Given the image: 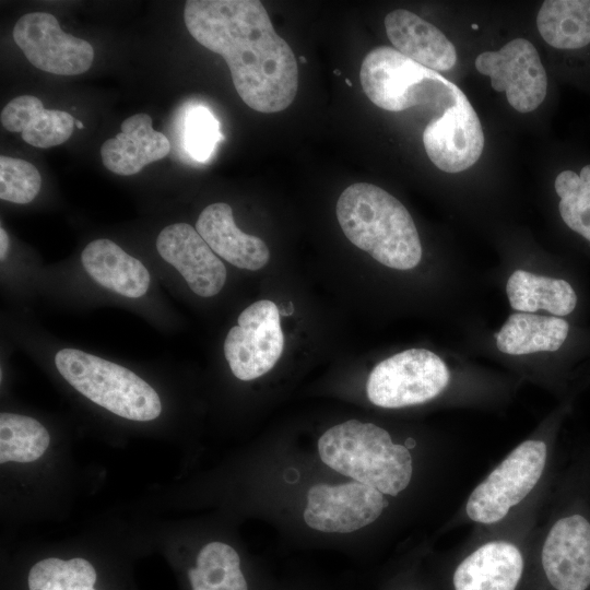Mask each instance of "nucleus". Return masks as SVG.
<instances>
[{
    "label": "nucleus",
    "mask_w": 590,
    "mask_h": 590,
    "mask_svg": "<svg viewBox=\"0 0 590 590\" xmlns=\"http://www.w3.org/2000/svg\"><path fill=\"white\" fill-rule=\"evenodd\" d=\"M184 21L204 48L222 56L241 101L273 114L286 109L298 90L291 46L274 30L258 0H189Z\"/></svg>",
    "instance_id": "f257e3e1"
},
{
    "label": "nucleus",
    "mask_w": 590,
    "mask_h": 590,
    "mask_svg": "<svg viewBox=\"0 0 590 590\" xmlns=\"http://www.w3.org/2000/svg\"><path fill=\"white\" fill-rule=\"evenodd\" d=\"M338 222L346 238L381 264L409 270L422 258V245L406 208L385 189L356 182L337 202Z\"/></svg>",
    "instance_id": "f03ea898"
},
{
    "label": "nucleus",
    "mask_w": 590,
    "mask_h": 590,
    "mask_svg": "<svg viewBox=\"0 0 590 590\" xmlns=\"http://www.w3.org/2000/svg\"><path fill=\"white\" fill-rule=\"evenodd\" d=\"M318 451L331 469L386 495H398L412 477L409 449L373 423L349 420L329 428L318 440Z\"/></svg>",
    "instance_id": "7ed1b4c3"
},
{
    "label": "nucleus",
    "mask_w": 590,
    "mask_h": 590,
    "mask_svg": "<svg viewBox=\"0 0 590 590\" xmlns=\"http://www.w3.org/2000/svg\"><path fill=\"white\" fill-rule=\"evenodd\" d=\"M359 80L369 101L389 111L424 106L441 115L462 93L438 72L388 46L376 47L364 57Z\"/></svg>",
    "instance_id": "20e7f679"
},
{
    "label": "nucleus",
    "mask_w": 590,
    "mask_h": 590,
    "mask_svg": "<svg viewBox=\"0 0 590 590\" xmlns=\"http://www.w3.org/2000/svg\"><path fill=\"white\" fill-rule=\"evenodd\" d=\"M55 364L73 388L118 416L145 422L161 414L157 392L121 365L76 349L60 350Z\"/></svg>",
    "instance_id": "39448f33"
},
{
    "label": "nucleus",
    "mask_w": 590,
    "mask_h": 590,
    "mask_svg": "<svg viewBox=\"0 0 590 590\" xmlns=\"http://www.w3.org/2000/svg\"><path fill=\"white\" fill-rule=\"evenodd\" d=\"M449 379L448 367L438 355L409 349L374 367L366 392L373 404L398 409L430 401L445 390Z\"/></svg>",
    "instance_id": "423d86ee"
},
{
    "label": "nucleus",
    "mask_w": 590,
    "mask_h": 590,
    "mask_svg": "<svg viewBox=\"0 0 590 590\" xmlns=\"http://www.w3.org/2000/svg\"><path fill=\"white\" fill-rule=\"evenodd\" d=\"M547 460V446L529 439L516 447L471 493L465 511L479 523L506 517L538 484Z\"/></svg>",
    "instance_id": "0eeeda50"
},
{
    "label": "nucleus",
    "mask_w": 590,
    "mask_h": 590,
    "mask_svg": "<svg viewBox=\"0 0 590 590\" xmlns=\"http://www.w3.org/2000/svg\"><path fill=\"white\" fill-rule=\"evenodd\" d=\"M575 495L568 510L550 528L542 546V566L555 590L590 588V510Z\"/></svg>",
    "instance_id": "6e6552de"
},
{
    "label": "nucleus",
    "mask_w": 590,
    "mask_h": 590,
    "mask_svg": "<svg viewBox=\"0 0 590 590\" xmlns=\"http://www.w3.org/2000/svg\"><path fill=\"white\" fill-rule=\"evenodd\" d=\"M237 321L225 338L224 355L238 379L252 380L268 373L283 353L280 311L262 299L245 308Z\"/></svg>",
    "instance_id": "1a4fd4ad"
},
{
    "label": "nucleus",
    "mask_w": 590,
    "mask_h": 590,
    "mask_svg": "<svg viewBox=\"0 0 590 590\" xmlns=\"http://www.w3.org/2000/svg\"><path fill=\"white\" fill-rule=\"evenodd\" d=\"M13 40L35 68L51 74H82L93 63L92 45L63 32L51 13L22 15L13 27Z\"/></svg>",
    "instance_id": "9d476101"
},
{
    "label": "nucleus",
    "mask_w": 590,
    "mask_h": 590,
    "mask_svg": "<svg viewBox=\"0 0 590 590\" xmlns=\"http://www.w3.org/2000/svg\"><path fill=\"white\" fill-rule=\"evenodd\" d=\"M475 68L491 78L495 91L506 93L508 103L519 113L536 109L546 96L547 75L528 39L516 38L499 50L480 54Z\"/></svg>",
    "instance_id": "9b49d317"
},
{
    "label": "nucleus",
    "mask_w": 590,
    "mask_h": 590,
    "mask_svg": "<svg viewBox=\"0 0 590 590\" xmlns=\"http://www.w3.org/2000/svg\"><path fill=\"white\" fill-rule=\"evenodd\" d=\"M387 505L384 494L373 486L356 481L322 483L309 488L303 517L315 530L349 533L373 523Z\"/></svg>",
    "instance_id": "f8f14e48"
},
{
    "label": "nucleus",
    "mask_w": 590,
    "mask_h": 590,
    "mask_svg": "<svg viewBox=\"0 0 590 590\" xmlns=\"http://www.w3.org/2000/svg\"><path fill=\"white\" fill-rule=\"evenodd\" d=\"M423 144L433 164L446 173L465 170L477 162L484 148V133L463 92L456 105L427 123Z\"/></svg>",
    "instance_id": "ddd939ff"
},
{
    "label": "nucleus",
    "mask_w": 590,
    "mask_h": 590,
    "mask_svg": "<svg viewBox=\"0 0 590 590\" xmlns=\"http://www.w3.org/2000/svg\"><path fill=\"white\" fill-rule=\"evenodd\" d=\"M156 249L197 295L211 297L223 288L226 268L193 226L175 223L164 227Z\"/></svg>",
    "instance_id": "4468645a"
},
{
    "label": "nucleus",
    "mask_w": 590,
    "mask_h": 590,
    "mask_svg": "<svg viewBox=\"0 0 590 590\" xmlns=\"http://www.w3.org/2000/svg\"><path fill=\"white\" fill-rule=\"evenodd\" d=\"M121 131L101 146L104 166L120 176H131L170 152L165 134L153 129L148 114H134L121 122Z\"/></svg>",
    "instance_id": "2eb2a0df"
},
{
    "label": "nucleus",
    "mask_w": 590,
    "mask_h": 590,
    "mask_svg": "<svg viewBox=\"0 0 590 590\" xmlns=\"http://www.w3.org/2000/svg\"><path fill=\"white\" fill-rule=\"evenodd\" d=\"M384 24L389 40L403 56L436 72L455 67L453 44L439 28L415 13L404 9L391 11Z\"/></svg>",
    "instance_id": "dca6fc26"
},
{
    "label": "nucleus",
    "mask_w": 590,
    "mask_h": 590,
    "mask_svg": "<svg viewBox=\"0 0 590 590\" xmlns=\"http://www.w3.org/2000/svg\"><path fill=\"white\" fill-rule=\"evenodd\" d=\"M196 229L215 255L237 268L256 271L269 261L270 252L266 243L237 227L227 203L216 202L205 206L197 220Z\"/></svg>",
    "instance_id": "f3484780"
},
{
    "label": "nucleus",
    "mask_w": 590,
    "mask_h": 590,
    "mask_svg": "<svg viewBox=\"0 0 590 590\" xmlns=\"http://www.w3.org/2000/svg\"><path fill=\"white\" fill-rule=\"evenodd\" d=\"M522 571L523 557L516 545L487 542L458 565L453 587L455 590H516Z\"/></svg>",
    "instance_id": "a211bd4d"
},
{
    "label": "nucleus",
    "mask_w": 590,
    "mask_h": 590,
    "mask_svg": "<svg viewBox=\"0 0 590 590\" xmlns=\"http://www.w3.org/2000/svg\"><path fill=\"white\" fill-rule=\"evenodd\" d=\"M87 274L101 286L130 298L143 296L150 286V273L137 258L109 239H95L82 251Z\"/></svg>",
    "instance_id": "6ab92c4d"
},
{
    "label": "nucleus",
    "mask_w": 590,
    "mask_h": 590,
    "mask_svg": "<svg viewBox=\"0 0 590 590\" xmlns=\"http://www.w3.org/2000/svg\"><path fill=\"white\" fill-rule=\"evenodd\" d=\"M2 127L20 132L30 145L48 149L64 143L74 130L75 119L59 109H46L33 95H21L10 101L1 110Z\"/></svg>",
    "instance_id": "aec40b11"
},
{
    "label": "nucleus",
    "mask_w": 590,
    "mask_h": 590,
    "mask_svg": "<svg viewBox=\"0 0 590 590\" xmlns=\"http://www.w3.org/2000/svg\"><path fill=\"white\" fill-rule=\"evenodd\" d=\"M568 331L567 321L559 317L515 312L495 334V340L497 349L509 355L554 352L563 345Z\"/></svg>",
    "instance_id": "412c9836"
},
{
    "label": "nucleus",
    "mask_w": 590,
    "mask_h": 590,
    "mask_svg": "<svg viewBox=\"0 0 590 590\" xmlns=\"http://www.w3.org/2000/svg\"><path fill=\"white\" fill-rule=\"evenodd\" d=\"M510 306L518 311L533 314L540 309L556 316L569 315L576 307L577 296L565 280L536 275L516 270L506 285Z\"/></svg>",
    "instance_id": "4be33fe9"
},
{
    "label": "nucleus",
    "mask_w": 590,
    "mask_h": 590,
    "mask_svg": "<svg viewBox=\"0 0 590 590\" xmlns=\"http://www.w3.org/2000/svg\"><path fill=\"white\" fill-rule=\"evenodd\" d=\"M542 38L558 49L590 44V0H546L536 16Z\"/></svg>",
    "instance_id": "5701e85b"
},
{
    "label": "nucleus",
    "mask_w": 590,
    "mask_h": 590,
    "mask_svg": "<svg viewBox=\"0 0 590 590\" xmlns=\"http://www.w3.org/2000/svg\"><path fill=\"white\" fill-rule=\"evenodd\" d=\"M188 576L192 590H247L237 552L222 542L203 546Z\"/></svg>",
    "instance_id": "b1692460"
},
{
    "label": "nucleus",
    "mask_w": 590,
    "mask_h": 590,
    "mask_svg": "<svg viewBox=\"0 0 590 590\" xmlns=\"http://www.w3.org/2000/svg\"><path fill=\"white\" fill-rule=\"evenodd\" d=\"M49 441L47 429L35 418L7 412L0 414V463L37 460Z\"/></svg>",
    "instance_id": "393cba45"
},
{
    "label": "nucleus",
    "mask_w": 590,
    "mask_h": 590,
    "mask_svg": "<svg viewBox=\"0 0 590 590\" xmlns=\"http://www.w3.org/2000/svg\"><path fill=\"white\" fill-rule=\"evenodd\" d=\"M96 571L84 558H46L28 574L30 590H95Z\"/></svg>",
    "instance_id": "a878e982"
},
{
    "label": "nucleus",
    "mask_w": 590,
    "mask_h": 590,
    "mask_svg": "<svg viewBox=\"0 0 590 590\" xmlns=\"http://www.w3.org/2000/svg\"><path fill=\"white\" fill-rule=\"evenodd\" d=\"M558 210L565 224L590 241V164L579 175L563 170L555 179Z\"/></svg>",
    "instance_id": "bb28decb"
},
{
    "label": "nucleus",
    "mask_w": 590,
    "mask_h": 590,
    "mask_svg": "<svg viewBox=\"0 0 590 590\" xmlns=\"http://www.w3.org/2000/svg\"><path fill=\"white\" fill-rule=\"evenodd\" d=\"M42 177L38 169L30 162L0 156V198L2 200L26 204L39 193Z\"/></svg>",
    "instance_id": "cd10ccee"
},
{
    "label": "nucleus",
    "mask_w": 590,
    "mask_h": 590,
    "mask_svg": "<svg viewBox=\"0 0 590 590\" xmlns=\"http://www.w3.org/2000/svg\"><path fill=\"white\" fill-rule=\"evenodd\" d=\"M222 139L219 122L206 108L197 107L189 113L186 143L192 157L206 161Z\"/></svg>",
    "instance_id": "c85d7f7f"
},
{
    "label": "nucleus",
    "mask_w": 590,
    "mask_h": 590,
    "mask_svg": "<svg viewBox=\"0 0 590 590\" xmlns=\"http://www.w3.org/2000/svg\"><path fill=\"white\" fill-rule=\"evenodd\" d=\"M9 236L3 227L0 228V258L4 260L9 248Z\"/></svg>",
    "instance_id": "c756f323"
},
{
    "label": "nucleus",
    "mask_w": 590,
    "mask_h": 590,
    "mask_svg": "<svg viewBox=\"0 0 590 590\" xmlns=\"http://www.w3.org/2000/svg\"><path fill=\"white\" fill-rule=\"evenodd\" d=\"M75 127L79 128V129L84 128L83 123L80 120H76V119H75Z\"/></svg>",
    "instance_id": "7c9ffc66"
},
{
    "label": "nucleus",
    "mask_w": 590,
    "mask_h": 590,
    "mask_svg": "<svg viewBox=\"0 0 590 590\" xmlns=\"http://www.w3.org/2000/svg\"><path fill=\"white\" fill-rule=\"evenodd\" d=\"M345 82H346V84H347L349 86H352V83H351V81H350L349 79H345Z\"/></svg>",
    "instance_id": "2f4dec72"
},
{
    "label": "nucleus",
    "mask_w": 590,
    "mask_h": 590,
    "mask_svg": "<svg viewBox=\"0 0 590 590\" xmlns=\"http://www.w3.org/2000/svg\"><path fill=\"white\" fill-rule=\"evenodd\" d=\"M472 27H473L474 30H476V28H477V25H476V24H473Z\"/></svg>",
    "instance_id": "473e14b6"
},
{
    "label": "nucleus",
    "mask_w": 590,
    "mask_h": 590,
    "mask_svg": "<svg viewBox=\"0 0 590 590\" xmlns=\"http://www.w3.org/2000/svg\"><path fill=\"white\" fill-rule=\"evenodd\" d=\"M300 60L304 61V62H306V59H305L303 56L300 57Z\"/></svg>",
    "instance_id": "72a5a7b5"
}]
</instances>
